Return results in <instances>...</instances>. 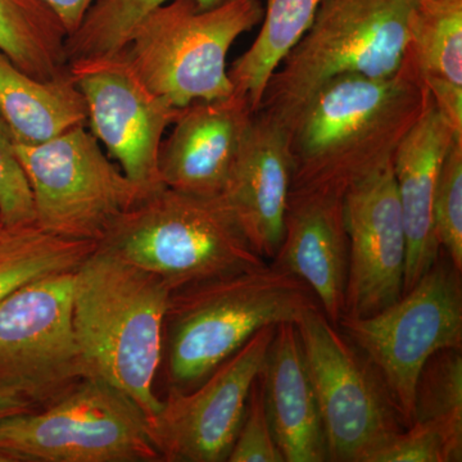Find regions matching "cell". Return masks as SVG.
I'll return each instance as SVG.
<instances>
[{"mask_svg": "<svg viewBox=\"0 0 462 462\" xmlns=\"http://www.w3.org/2000/svg\"><path fill=\"white\" fill-rule=\"evenodd\" d=\"M411 7V0H322L311 25L267 81L257 112L288 129L333 79L396 74Z\"/></svg>", "mask_w": 462, "mask_h": 462, "instance_id": "obj_4", "label": "cell"}, {"mask_svg": "<svg viewBox=\"0 0 462 462\" xmlns=\"http://www.w3.org/2000/svg\"><path fill=\"white\" fill-rule=\"evenodd\" d=\"M293 181L288 130L256 112L231 166L221 197L258 256L281 247Z\"/></svg>", "mask_w": 462, "mask_h": 462, "instance_id": "obj_15", "label": "cell"}, {"mask_svg": "<svg viewBox=\"0 0 462 462\" xmlns=\"http://www.w3.org/2000/svg\"><path fill=\"white\" fill-rule=\"evenodd\" d=\"M66 41L44 0H0V51L21 71L42 81L65 74Z\"/></svg>", "mask_w": 462, "mask_h": 462, "instance_id": "obj_23", "label": "cell"}, {"mask_svg": "<svg viewBox=\"0 0 462 462\" xmlns=\"http://www.w3.org/2000/svg\"><path fill=\"white\" fill-rule=\"evenodd\" d=\"M33 410L39 409L23 394L11 389H0V420L18 413L33 411Z\"/></svg>", "mask_w": 462, "mask_h": 462, "instance_id": "obj_32", "label": "cell"}, {"mask_svg": "<svg viewBox=\"0 0 462 462\" xmlns=\"http://www.w3.org/2000/svg\"><path fill=\"white\" fill-rule=\"evenodd\" d=\"M430 94L403 58L388 78L343 75L324 85L288 127L291 193L345 197L393 162L398 145L420 120Z\"/></svg>", "mask_w": 462, "mask_h": 462, "instance_id": "obj_1", "label": "cell"}, {"mask_svg": "<svg viewBox=\"0 0 462 462\" xmlns=\"http://www.w3.org/2000/svg\"><path fill=\"white\" fill-rule=\"evenodd\" d=\"M264 409L285 462H327L320 407L297 327H276L260 374Z\"/></svg>", "mask_w": 462, "mask_h": 462, "instance_id": "obj_19", "label": "cell"}, {"mask_svg": "<svg viewBox=\"0 0 462 462\" xmlns=\"http://www.w3.org/2000/svg\"><path fill=\"white\" fill-rule=\"evenodd\" d=\"M404 60L436 107L462 134V0H416Z\"/></svg>", "mask_w": 462, "mask_h": 462, "instance_id": "obj_20", "label": "cell"}, {"mask_svg": "<svg viewBox=\"0 0 462 462\" xmlns=\"http://www.w3.org/2000/svg\"><path fill=\"white\" fill-rule=\"evenodd\" d=\"M0 462H17L14 456L9 455L8 452L0 449Z\"/></svg>", "mask_w": 462, "mask_h": 462, "instance_id": "obj_34", "label": "cell"}, {"mask_svg": "<svg viewBox=\"0 0 462 462\" xmlns=\"http://www.w3.org/2000/svg\"><path fill=\"white\" fill-rule=\"evenodd\" d=\"M263 18L261 0H221L208 9L170 0L139 21L121 53L143 84L173 107L224 98L233 94L227 53Z\"/></svg>", "mask_w": 462, "mask_h": 462, "instance_id": "obj_6", "label": "cell"}, {"mask_svg": "<svg viewBox=\"0 0 462 462\" xmlns=\"http://www.w3.org/2000/svg\"><path fill=\"white\" fill-rule=\"evenodd\" d=\"M0 449L17 462H162L147 413L90 376L42 409L0 420Z\"/></svg>", "mask_w": 462, "mask_h": 462, "instance_id": "obj_7", "label": "cell"}, {"mask_svg": "<svg viewBox=\"0 0 462 462\" xmlns=\"http://www.w3.org/2000/svg\"><path fill=\"white\" fill-rule=\"evenodd\" d=\"M0 224H35L32 188L11 142L0 141Z\"/></svg>", "mask_w": 462, "mask_h": 462, "instance_id": "obj_30", "label": "cell"}, {"mask_svg": "<svg viewBox=\"0 0 462 462\" xmlns=\"http://www.w3.org/2000/svg\"><path fill=\"white\" fill-rule=\"evenodd\" d=\"M349 258L345 314H378L403 294L407 240L393 166L367 176L343 197Z\"/></svg>", "mask_w": 462, "mask_h": 462, "instance_id": "obj_14", "label": "cell"}, {"mask_svg": "<svg viewBox=\"0 0 462 462\" xmlns=\"http://www.w3.org/2000/svg\"><path fill=\"white\" fill-rule=\"evenodd\" d=\"M337 327L372 364L410 427L422 367L438 351L462 346L461 273L440 251L430 272L393 305L365 318L343 315Z\"/></svg>", "mask_w": 462, "mask_h": 462, "instance_id": "obj_8", "label": "cell"}, {"mask_svg": "<svg viewBox=\"0 0 462 462\" xmlns=\"http://www.w3.org/2000/svg\"><path fill=\"white\" fill-rule=\"evenodd\" d=\"M157 275L171 291L266 263L223 197L162 187L118 216L97 243Z\"/></svg>", "mask_w": 462, "mask_h": 462, "instance_id": "obj_5", "label": "cell"}, {"mask_svg": "<svg viewBox=\"0 0 462 462\" xmlns=\"http://www.w3.org/2000/svg\"><path fill=\"white\" fill-rule=\"evenodd\" d=\"M96 248V242L60 238L36 224H0V300L42 276L74 272Z\"/></svg>", "mask_w": 462, "mask_h": 462, "instance_id": "obj_24", "label": "cell"}, {"mask_svg": "<svg viewBox=\"0 0 462 462\" xmlns=\"http://www.w3.org/2000/svg\"><path fill=\"white\" fill-rule=\"evenodd\" d=\"M348 258L343 197L289 194L284 234L272 264L305 282L334 325L345 314Z\"/></svg>", "mask_w": 462, "mask_h": 462, "instance_id": "obj_17", "label": "cell"}, {"mask_svg": "<svg viewBox=\"0 0 462 462\" xmlns=\"http://www.w3.org/2000/svg\"><path fill=\"white\" fill-rule=\"evenodd\" d=\"M227 461L285 462L284 456L276 445L272 425L264 409L260 375L252 385L245 416Z\"/></svg>", "mask_w": 462, "mask_h": 462, "instance_id": "obj_29", "label": "cell"}, {"mask_svg": "<svg viewBox=\"0 0 462 462\" xmlns=\"http://www.w3.org/2000/svg\"><path fill=\"white\" fill-rule=\"evenodd\" d=\"M170 0H97L83 23L66 41L67 65L83 58L112 56L124 50L134 27L145 14ZM208 9L221 0H194Z\"/></svg>", "mask_w": 462, "mask_h": 462, "instance_id": "obj_25", "label": "cell"}, {"mask_svg": "<svg viewBox=\"0 0 462 462\" xmlns=\"http://www.w3.org/2000/svg\"><path fill=\"white\" fill-rule=\"evenodd\" d=\"M433 218L440 251L462 273V136L452 141L440 166Z\"/></svg>", "mask_w": 462, "mask_h": 462, "instance_id": "obj_27", "label": "cell"}, {"mask_svg": "<svg viewBox=\"0 0 462 462\" xmlns=\"http://www.w3.org/2000/svg\"><path fill=\"white\" fill-rule=\"evenodd\" d=\"M462 134L442 115L430 98L393 156L398 199L407 240L404 291L430 272L440 254L434 229L433 203L438 176L449 145Z\"/></svg>", "mask_w": 462, "mask_h": 462, "instance_id": "obj_18", "label": "cell"}, {"mask_svg": "<svg viewBox=\"0 0 462 462\" xmlns=\"http://www.w3.org/2000/svg\"><path fill=\"white\" fill-rule=\"evenodd\" d=\"M54 12L67 32V38L72 35L83 23L85 16L97 0H44Z\"/></svg>", "mask_w": 462, "mask_h": 462, "instance_id": "obj_31", "label": "cell"}, {"mask_svg": "<svg viewBox=\"0 0 462 462\" xmlns=\"http://www.w3.org/2000/svg\"><path fill=\"white\" fill-rule=\"evenodd\" d=\"M74 272L26 282L0 300V389L53 403L85 378L72 325Z\"/></svg>", "mask_w": 462, "mask_h": 462, "instance_id": "obj_11", "label": "cell"}, {"mask_svg": "<svg viewBox=\"0 0 462 462\" xmlns=\"http://www.w3.org/2000/svg\"><path fill=\"white\" fill-rule=\"evenodd\" d=\"M314 384L329 461L364 462L404 430L396 407L365 356L324 315L310 310L296 324Z\"/></svg>", "mask_w": 462, "mask_h": 462, "instance_id": "obj_10", "label": "cell"}, {"mask_svg": "<svg viewBox=\"0 0 462 462\" xmlns=\"http://www.w3.org/2000/svg\"><path fill=\"white\" fill-rule=\"evenodd\" d=\"M67 67L87 102L91 134L126 178L147 194L165 187L158 154L179 108L152 93L121 51L72 60Z\"/></svg>", "mask_w": 462, "mask_h": 462, "instance_id": "obj_13", "label": "cell"}, {"mask_svg": "<svg viewBox=\"0 0 462 462\" xmlns=\"http://www.w3.org/2000/svg\"><path fill=\"white\" fill-rule=\"evenodd\" d=\"M172 291L162 279L98 247L74 270L72 325L85 378L120 389L152 418Z\"/></svg>", "mask_w": 462, "mask_h": 462, "instance_id": "obj_2", "label": "cell"}, {"mask_svg": "<svg viewBox=\"0 0 462 462\" xmlns=\"http://www.w3.org/2000/svg\"><path fill=\"white\" fill-rule=\"evenodd\" d=\"M316 307L305 282L267 263L176 289L163 325L169 388L189 391L257 331Z\"/></svg>", "mask_w": 462, "mask_h": 462, "instance_id": "obj_3", "label": "cell"}, {"mask_svg": "<svg viewBox=\"0 0 462 462\" xmlns=\"http://www.w3.org/2000/svg\"><path fill=\"white\" fill-rule=\"evenodd\" d=\"M322 0H266L260 32L227 69L233 93L257 112L267 81L307 32Z\"/></svg>", "mask_w": 462, "mask_h": 462, "instance_id": "obj_22", "label": "cell"}, {"mask_svg": "<svg viewBox=\"0 0 462 462\" xmlns=\"http://www.w3.org/2000/svg\"><path fill=\"white\" fill-rule=\"evenodd\" d=\"M0 141L11 142V135H9L8 129L0 118Z\"/></svg>", "mask_w": 462, "mask_h": 462, "instance_id": "obj_33", "label": "cell"}, {"mask_svg": "<svg viewBox=\"0 0 462 462\" xmlns=\"http://www.w3.org/2000/svg\"><path fill=\"white\" fill-rule=\"evenodd\" d=\"M411 2H412V3H413V2H416V0H411Z\"/></svg>", "mask_w": 462, "mask_h": 462, "instance_id": "obj_35", "label": "cell"}, {"mask_svg": "<svg viewBox=\"0 0 462 462\" xmlns=\"http://www.w3.org/2000/svg\"><path fill=\"white\" fill-rule=\"evenodd\" d=\"M254 114L236 93L179 108L158 154L162 184L194 196H221Z\"/></svg>", "mask_w": 462, "mask_h": 462, "instance_id": "obj_16", "label": "cell"}, {"mask_svg": "<svg viewBox=\"0 0 462 462\" xmlns=\"http://www.w3.org/2000/svg\"><path fill=\"white\" fill-rule=\"evenodd\" d=\"M412 424L428 425L462 446L461 348L431 356L416 384Z\"/></svg>", "mask_w": 462, "mask_h": 462, "instance_id": "obj_26", "label": "cell"}, {"mask_svg": "<svg viewBox=\"0 0 462 462\" xmlns=\"http://www.w3.org/2000/svg\"><path fill=\"white\" fill-rule=\"evenodd\" d=\"M275 329L257 331L189 391L169 388L160 410L149 418V433L162 462L227 461Z\"/></svg>", "mask_w": 462, "mask_h": 462, "instance_id": "obj_12", "label": "cell"}, {"mask_svg": "<svg viewBox=\"0 0 462 462\" xmlns=\"http://www.w3.org/2000/svg\"><path fill=\"white\" fill-rule=\"evenodd\" d=\"M0 118L11 142L39 144L88 124V107L69 67L42 81L21 71L0 51Z\"/></svg>", "mask_w": 462, "mask_h": 462, "instance_id": "obj_21", "label": "cell"}, {"mask_svg": "<svg viewBox=\"0 0 462 462\" xmlns=\"http://www.w3.org/2000/svg\"><path fill=\"white\" fill-rule=\"evenodd\" d=\"M11 144L32 188L35 224L51 236L98 243L118 216L148 196L85 126L39 144Z\"/></svg>", "mask_w": 462, "mask_h": 462, "instance_id": "obj_9", "label": "cell"}, {"mask_svg": "<svg viewBox=\"0 0 462 462\" xmlns=\"http://www.w3.org/2000/svg\"><path fill=\"white\" fill-rule=\"evenodd\" d=\"M462 446L428 425L411 424L387 438L364 462H460Z\"/></svg>", "mask_w": 462, "mask_h": 462, "instance_id": "obj_28", "label": "cell"}]
</instances>
